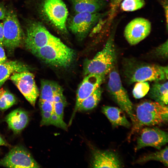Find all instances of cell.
Wrapping results in <instances>:
<instances>
[{
	"mask_svg": "<svg viewBox=\"0 0 168 168\" xmlns=\"http://www.w3.org/2000/svg\"><path fill=\"white\" fill-rule=\"evenodd\" d=\"M124 72L129 83L147 81L159 82L168 78V67L155 64L128 61Z\"/></svg>",
	"mask_w": 168,
	"mask_h": 168,
	"instance_id": "1",
	"label": "cell"
},
{
	"mask_svg": "<svg viewBox=\"0 0 168 168\" xmlns=\"http://www.w3.org/2000/svg\"><path fill=\"white\" fill-rule=\"evenodd\" d=\"M136 112L133 132L138 130L144 126L161 125L168 121L167 106L155 101L141 102L137 105Z\"/></svg>",
	"mask_w": 168,
	"mask_h": 168,
	"instance_id": "2",
	"label": "cell"
},
{
	"mask_svg": "<svg viewBox=\"0 0 168 168\" xmlns=\"http://www.w3.org/2000/svg\"><path fill=\"white\" fill-rule=\"evenodd\" d=\"M44 63L58 68H66L71 65L75 56V51L62 42L29 50Z\"/></svg>",
	"mask_w": 168,
	"mask_h": 168,
	"instance_id": "3",
	"label": "cell"
},
{
	"mask_svg": "<svg viewBox=\"0 0 168 168\" xmlns=\"http://www.w3.org/2000/svg\"><path fill=\"white\" fill-rule=\"evenodd\" d=\"M114 37L113 33L102 49L86 62L84 67L85 75L96 74L105 76L114 66L116 53Z\"/></svg>",
	"mask_w": 168,
	"mask_h": 168,
	"instance_id": "4",
	"label": "cell"
},
{
	"mask_svg": "<svg viewBox=\"0 0 168 168\" xmlns=\"http://www.w3.org/2000/svg\"><path fill=\"white\" fill-rule=\"evenodd\" d=\"M109 76L107 86L109 93L119 108L128 115L133 125L135 118L132 103L114 66L109 72Z\"/></svg>",
	"mask_w": 168,
	"mask_h": 168,
	"instance_id": "5",
	"label": "cell"
},
{
	"mask_svg": "<svg viewBox=\"0 0 168 168\" xmlns=\"http://www.w3.org/2000/svg\"><path fill=\"white\" fill-rule=\"evenodd\" d=\"M61 42L58 38L51 34L40 22L33 21L27 26L25 42L29 50Z\"/></svg>",
	"mask_w": 168,
	"mask_h": 168,
	"instance_id": "6",
	"label": "cell"
},
{
	"mask_svg": "<svg viewBox=\"0 0 168 168\" xmlns=\"http://www.w3.org/2000/svg\"><path fill=\"white\" fill-rule=\"evenodd\" d=\"M4 37L3 46L13 50L22 43L24 34L15 12L10 10L7 12L3 19Z\"/></svg>",
	"mask_w": 168,
	"mask_h": 168,
	"instance_id": "7",
	"label": "cell"
},
{
	"mask_svg": "<svg viewBox=\"0 0 168 168\" xmlns=\"http://www.w3.org/2000/svg\"><path fill=\"white\" fill-rule=\"evenodd\" d=\"M43 11L49 20L62 32L66 33L68 11L62 0H45Z\"/></svg>",
	"mask_w": 168,
	"mask_h": 168,
	"instance_id": "8",
	"label": "cell"
},
{
	"mask_svg": "<svg viewBox=\"0 0 168 168\" xmlns=\"http://www.w3.org/2000/svg\"><path fill=\"white\" fill-rule=\"evenodd\" d=\"M10 78L27 100L34 106L39 91L33 74L29 71L16 72L12 74Z\"/></svg>",
	"mask_w": 168,
	"mask_h": 168,
	"instance_id": "9",
	"label": "cell"
},
{
	"mask_svg": "<svg viewBox=\"0 0 168 168\" xmlns=\"http://www.w3.org/2000/svg\"><path fill=\"white\" fill-rule=\"evenodd\" d=\"M0 165L9 168L40 167L29 152L21 146L12 149L0 160Z\"/></svg>",
	"mask_w": 168,
	"mask_h": 168,
	"instance_id": "10",
	"label": "cell"
},
{
	"mask_svg": "<svg viewBox=\"0 0 168 168\" xmlns=\"http://www.w3.org/2000/svg\"><path fill=\"white\" fill-rule=\"evenodd\" d=\"M104 16V14L98 12L76 13L69 22V28L75 35L81 39H82Z\"/></svg>",
	"mask_w": 168,
	"mask_h": 168,
	"instance_id": "11",
	"label": "cell"
},
{
	"mask_svg": "<svg viewBox=\"0 0 168 168\" xmlns=\"http://www.w3.org/2000/svg\"><path fill=\"white\" fill-rule=\"evenodd\" d=\"M168 142V133L154 127L143 128L137 138L135 151L142 148L151 147L159 150Z\"/></svg>",
	"mask_w": 168,
	"mask_h": 168,
	"instance_id": "12",
	"label": "cell"
},
{
	"mask_svg": "<svg viewBox=\"0 0 168 168\" xmlns=\"http://www.w3.org/2000/svg\"><path fill=\"white\" fill-rule=\"evenodd\" d=\"M151 28L150 22L142 17L134 19L126 26L124 30L125 38L131 45H135L149 34Z\"/></svg>",
	"mask_w": 168,
	"mask_h": 168,
	"instance_id": "13",
	"label": "cell"
},
{
	"mask_svg": "<svg viewBox=\"0 0 168 168\" xmlns=\"http://www.w3.org/2000/svg\"><path fill=\"white\" fill-rule=\"evenodd\" d=\"M105 76L96 74H90L86 75L78 89L76 105L70 121L71 124L75 113L78 111L82 101L100 86Z\"/></svg>",
	"mask_w": 168,
	"mask_h": 168,
	"instance_id": "14",
	"label": "cell"
},
{
	"mask_svg": "<svg viewBox=\"0 0 168 168\" xmlns=\"http://www.w3.org/2000/svg\"><path fill=\"white\" fill-rule=\"evenodd\" d=\"M91 166L93 168H120L122 163L114 152L108 151L95 150L92 153Z\"/></svg>",
	"mask_w": 168,
	"mask_h": 168,
	"instance_id": "15",
	"label": "cell"
},
{
	"mask_svg": "<svg viewBox=\"0 0 168 168\" xmlns=\"http://www.w3.org/2000/svg\"><path fill=\"white\" fill-rule=\"evenodd\" d=\"M29 119L26 112L19 108L11 112L5 118L9 128L16 133H19L26 127Z\"/></svg>",
	"mask_w": 168,
	"mask_h": 168,
	"instance_id": "16",
	"label": "cell"
},
{
	"mask_svg": "<svg viewBox=\"0 0 168 168\" xmlns=\"http://www.w3.org/2000/svg\"><path fill=\"white\" fill-rule=\"evenodd\" d=\"M76 13L86 12L96 13L106 4V0H69Z\"/></svg>",
	"mask_w": 168,
	"mask_h": 168,
	"instance_id": "17",
	"label": "cell"
},
{
	"mask_svg": "<svg viewBox=\"0 0 168 168\" xmlns=\"http://www.w3.org/2000/svg\"><path fill=\"white\" fill-rule=\"evenodd\" d=\"M103 113L106 116L113 127L122 126L129 128L131 124L120 108L105 106L102 109Z\"/></svg>",
	"mask_w": 168,
	"mask_h": 168,
	"instance_id": "18",
	"label": "cell"
},
{
	"mask_svg": "<svg viewBox=\"0 0 168 168\" xmlns=\"http://www.w3.org/2000/svg\"><path fill=\"white\" fill-rule=\"evenodd\" d=\"M29 67L17 61H10L0 64V87L15 72L29 71Z\"/></svg>",
	"mask_w": 168,
	"mask_h": 168,
	"instance_id": "19",
	"label": "cell"
},
{
	"mask_svg": "<svg viewBox=\"0 0 168 168\" xmlns=\"http://www.w3.org/2000/svg\"><path fill=\"white\" fill-rule=\"evenodd\" d=\"M156 82L150 88L148 96L152 99L160 104L167 105L168 103V82Z\"/></svg>",
	"mask_w": 168,
	"mask_h": 168,
	"instance_id": "20",
	"label": "cell"
},
{
	"mask_svg": "<svg viewBox=\"0 0 168 168\" xmlns=\"http://www.w3.org/2000/svg\"><path fill=\"white\" fill-rule=\"evenodd\" d=\"M62 89L58 84L54 82L43 80L41 82L40 99L53 102L54 94Z\"/></svg>",
	"mask_w": 168,
	"mask_h": 168,
	"instance_id": "21",
	"label": "cell"
},
{
	"mask_svg": "<svg viewBox=\"0 0 168 168\" xmlns=\"http://www.w3.org/2000/svg\"><path fill=\"white\" fill-rule=\"evenodd\" d=\"M102 92V89L100 86L82 101L78 110L87 111L96 107L100 100Z\"/></svg>",
	"mask_w": 168,
	"mask_h": 168,
	"instance_id": "22",
	"label": "cell"
},
{
	"mask_svg": "<svg viewBox=\"0 0 168 168\" xmlns=\"http://www.w3.org/2000/svg\"><path fill=\"white\" fill-rule=\"evenodd\" d=\"M168 147L159 151L143 156L137 161L138 163H143L150 161H156L162 163L165 166H168Z\"/></svg>",
	"mask_w": 168,
	"mask_h": 168,
	"instance_id": "23",
	"label": "cell"
},
{
	"mask_svg": "<svg viewBox=\"0 0 168 168\" xmlns=\"http://www.w3.org/2000/svg\"><path fill=\"white\" fill-rule=\"evenodd\" d=\"M15 96L7 90L2 88L0 89V110L4 111L16 104Z\"/></svg>",
	"mask_w": 168,
	"mask_h": 168,
	"instance_id": "24",
	"label": "cell"
},
{
	"mask_svg": "<svg viewBox=\"0 0 168 168\" xmlns=\"http://www.w3.org/2000/svg\"><path fill=\"white\" fill-rule=\"evenodd\" d=\"M121 8L124 11H133L142 7L145 4L144 0H123Z\"/></svg>",
	"mask_w": 168,
	"mask_h": 168,
	"instance_id": "25",
	"label": "cell"
},
{
	"mask_svg": "<svg viewBox=\"0 0 168 168\" xmlns=\"http://www.w3.org/2000/svg\"><path fill=\"white\" fill-rule=\"evenodd\" d=\"M133 90V94L136 99H140L144 96L148 92L150 86L147 82H138Z\"/></svg>",
	"mask_w": 168,
	"mask_h": 168,
	"instance_id": "26",
	"label": "cell"
},
{
	"mask_svg": "<svg viewBox=\"0 0 168 168\" xmlns=\"http://www.w3.org/2000/svg\"><path fill=\"white\" fill-rule=\"evenodd\" d=\"M168 40L155 49V53L156 56L163 58H167L168 52Z\"/></svg>",
	"mask_w": 168,
	"mask_h": 168,
	"instance_id": "27",
	"label": "cell"
},
{
	"mask_svg": "<svg viewBox=\"0 0 168 168\" xmlns=\"http://www.w3.org/2000/svg\"><path fill=\"white\" fill-rule=\"evenodd\" d=\"M50 125H54L64 130L67 129V125L64 121L63 119L60 117L54 112L52 113Z\"/></svg>",
	"mask_w": 168,
	"mask_h": 168,
	"instance_id": "28",
	"label": "cell"
},
{
	"mask_svg": "<svg viewBox=\"0 0 168 168\" xmlns=\"http://www.w3.org/2000/svg\"><path fill=\"white\" fill-rule=\"evenodd\" d=\"M66 104V99L53 103L54 112L63 119L64 109Z\"/></svg>",
	"mask_w": 168,
	"mask_h": 168,
	"instance_id": "29",
	"label": "cell"
},
{
	"mask_svg": "<svg viewBox=\"0 0 168 168\" xmlns=\"http://www.w3.org/2000/svg\"><path fill=\"white\" fill-rule=\"evenodd\" d=\"M39 105L41 112H54L53 103L46 100H39Z\"/></svg>",
	"mask_w": 168,
	"mask_h": 168,
	"instance_id": "30",
	"label": "cell"
},
{
	"mask_svg": "<svg viewBox=\"0 0 168 168\" xmlns=\"http://www.w3.org/2000/svg\"><path fill=\"white\" fill-rule=\"evenodd\" d=\"M52 113L49 112H41L42 119L40 122L41 125H50Z\"/></svg>",
	"mask_w": 168,
	"mask_h": 168,
	"instance_id": "31",
	"label": "cell"
},
{
	"mask_svg": "<svg viewBox=\"0 0 168 168\" xmlns=\"http://www.w3.org/2000/svg\"><path fill=\"white\" fill-rule=\"evenodd\" d=\"M123 0H110V8L109 11L110 18L113 17L120 3Z\"/></svg>",
	"mask_w": 168,
	"mask_h": 168,
	"instance_id": "32",
	"label": "cell"
},
{
	"mask_svg": "<svg viewBox=\"0 0 168 168\" xmlns=\"http://www.w3.org/2000/svg\"><path fill=\"white\" fill-rule=\"evenodd\" d=\"M66 99L63 94V90L61 89L55 93L54 96L53 102H57Z\"/></svg>",
	"mask_w": 168,
	"mask_h": 168,
	"instance_id": "33",
	"label": "cell"
},
{
	"mask_svg": "<svg viewBox=\"0 0 168 168\" xmlns=\"http://www.w3.org/2000/svg\"><path fill=\"white\" fill-rule=\"evenodd\" d=\"M3 46L0 45V64L5 62L7 57Z\"/></svg>",
	"mask_w": 168,
	"mask_h": 168,
	"instance_id": "34",
	"label": "cell"
},
{
	"mask_svg": "<svg viewBox=\"0 0 168 168\" xmlns=\"http://www.w3.org/2000/svg\"><path fill=\"white\" fill-rule=\"evenodd\" d=\"M162 6L164 9L165 13L166 14V27L167 29V23H168V1L167 0H165L162 2Z\"/></svg>",
	"mask_w": 168,
	"mask_h": 168,
	"instance_id": "35",
	"label": "cell"
},
{
	"mask_svg": "<svg viewBox=\"0 0 168 168\" xmlns=\"http://www.w3.org/2000/svg\"><path fill=\"white\" fill-rule=\"evenodd\" d=\"M4 31L3 24L0 23V45L3 46Z\"/></svg>",
	"mask_w": 168,
	"mask_h": 168,
	"instance_id": "36",
	"label": "cell"
},
{
	"mask_svg": "<svg viewBox=\"0 0 168 168\" xmlns=\"http://www.w3.org/2000/svg\"><path fill=\"white\" fill-rule=\"evenodd\" d=\"M7 12L4 7L0 5V20L3 19L6 15Z\"/></svg>",
	"mask_w": 168,
	"mask_h": 168,
	"instance_id": "37",
	"label": "cell"
},
{
	"mask_svg": "<svg viewBox=\"0 0 168 168\" xmlns=\"http://www.w3.org/2000/svg\"><path fill=\"white\" fill-rule=\"evenodd\" d=\"M8 145V143L0 136V146Z\"/></svg>",
	"mask_w": 168,
	"mask_h": 168,
	"instance_id": "38",
	"label": "cell"
}]
</instances>
